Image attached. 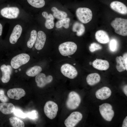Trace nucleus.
Instances as JSON below:
<instances>
[{
    "instance_id": "nucleus-21",
    "label": "nucleus",
    "mask_w": 127,
    "mask_h": 127,
    "mask_svg": "<svg viewBox=\"0 0 127 127\" xmlns=\"http://www.w3.org/2000/svg\"><path fill=\"white\" fill-rule=\"evenodd\" d=\"M86 81L87 84L90 86L94 85L100 81V77L97 73H93L88 75L86 77Z\"/></svg>"
},
{
    "instance_id": "nucleus-25",
    "label": "nucleus",
    "mask_w": 127,
    "mask_h": 127,
    "mask_svg": "<svg viewBox=\"0 0 127 127\" xmlns=\"http://www.w3.org/2000/svg\"><path fill=\"white\" fill-rule=\"evenodd\" d=\"M41 67L38 66H35L28 69L26 73L28 76L31 77L36 76L42 71Z\"/></svg>"
},
{
    "instance_id": "nucleus-5",
    "label": "nucleus",
    "mask_w": 127,
    "mask_h": 127,
    "mask_svg": "<svg viewBox=\"0 0 127 127\" xmlns=\"http://www.w3.org/2000/svg\"><path fill=\"white\" fill-rule=\"evenodd\" d=\"M19 8L16 6H8L5 7L0 10L1 15L3 17L8 19L17 18L20 13Z\"/></svg>"
},
{
    "instance_id": "nucleus-12",
    "label": "nucleus",
    "mask_w": 127,
    "mask_h": 127,
    "mask_svg": "<svg viewBox=\"0 0 127 127\" xmlns=\"http://www.w3.org/2000/svg\"><path fill=\"white\" fill-rule=\"evenodd\" d=\"M7 94L10 98L18 100L24 96L25 95V92L22 88H13L9 89Z\"/></svg>"
},
{
    "instance_id": "nucleus-34",
    "label": "nucleus",
    "mask_w": 127,
    "mask_h": 127,
    "mask_svg": "<svg viewBox=\"0 0 127 127\" xmlns=\"http://www.w3.org/2000/svg\"><path fill=\"white\" fill-rule=\"evenodd\" d=\"M117 45L116 41L114 40H112L110 43V49L112 51H114L116 49Z\"/></svg>"
},
{
    "instance_id": "nucleus-20",
    "label": "nucleus",
    "mask_w": 127,
    "mask_h": 127,
    "mask_svg": "<svg viewBox=\"0 0 127 127\" xmlns=\"http://www.w3.org/2000/svg\"><path fill=\"white\" fill-rule=\"evenodd\" d=\"M15 109L14 105L11 103L3 102L0 103V111L5 114H8L13 112Z\"/></svg>"
},
{
    "instance_id": "nucleus-9",
    "label": "nucleus",
    "mask_w": 127,
    "mask_h": 127,
    "mask_svg": "<svg viewBox=\"0 0 127 127\" xmlns=\"http://www.w3.org/2000/svg\"><path fill=\"white\" fill-rule=\"evenodd\" d=\"M82 118V115L80 112H73L65 120V125L67 127H74L81 120Z\"/></svg>"
},
{
    "instance_id": "nucleus-30",
    "label": "nucleus",
    "mask_w": 127,
    "mask_h": 127,
    "mask_svg": "<svg viewBox=\"0 0 127 127\" xmlns=\"http://www.w3.org/2000/svg\"><path fill=\"white\" fill-rule=\"evenodd\" d=\"M102 48V47L101 45L95 42H93L91 44L89 47V50L91 52L101 49Z\"/></svg>"
},
{
    "instance_id": "nucleus-24",
    "label": "nucleus",
    "mask_w": 127,
    "mask_h": 127,
    "mask_svg": "<svg viewBox=\"0 0 127 127\" xmlns=\"http://www.w3.org/2000/svg\"><path fill=\"white\" fill-rule=\"evenodd\" d=\"M51 10L53 12V17L57 19L61 20L66 18L67 16V14L66 12L59 10L56 7H52Z\"/></svg>"
},
{
    "instance_id": "nucleus-2",
    "label": "nucleus",
    "mask_w": 127,
    "mask_h": 127,
    "mask_svg": "<svg viewBox=\"0 0 127 127\" xmlns=\"http://www.w3.org/2000/svg\"><path fill=\"white\" fill-rule=\"evenodd\" d=\"M77 46L75 43L71 41L63 43L59 46L58 49L60 54L64 56L72 55L76 51Z\"/></svg>"
},
{
    "instance_id": "nucleus-38",
    "label": "nucleus",
    "mask_w": 127,
    "mask_h": 127,
    "mask_svg": "<svg viewBox=\"0 0 127 127\" xmlns=\"http://www.w3.org/2000/svg\"><path fill=\"white\" fill-rule=\"evenodd\" d=\"M123 91L126 95L127 96V85H125L123 88Z\"/></svg>"
},
{
    "instance_id": "nucleus-1",
    "label": "nucleus",
    "mask_w": 127,
    "mask_h": 127,
    "mask_svg": "<svg viewBox=\"0 0 127 127\" xmlns=\"http://www.w3.org/2000/svg\"><path fill=\"white\" fill-rule=\"evenodd\" d=\"M111 25L116 33L123 36H127V19L116 18L111 22Z\"/></svg>"
},
{
    "instance_id": "nucleus-29",
    "label": "nucleus",
    "mask_w": 127,
    "mask_h": 127,
    "mask_svg": "<svg viewBox=\"0 0 127 127\" xmlns=\"http://www.w3.org/2000/svg\"><path fill=\"white\" fill-rule=\"evenodd\" d=\"M46 19V20L45 23V27L48 29L53 28L54 25V18L53 16L51 14H50Z\"/></svg>"
},
{
    "instance_id": "nucleus-26",
    "label": "nucleus",
    "mask_w": 127,
    "mask_h": 127,
    "mask_svg": "<svg viewBox=\"0 0 127 127\" xmlns=\"http://www.w3.org/2000/svg\"><path fill=\"white\" fill-rule=\"evenodd\" d=\"M37 36L36 31L35 30L32 31L31 32L30 37L27 43L28 47L31 48L35 43Z\"/></svg>"
},
{
    "instance_id": "nucleus-33",
    "label": "nucleus",
    "mask_w": 127,
    "mask_h": 127,
    "mask_svg": "<svg viewBox=\"0 0 127 127\" xmlns=\"http://www.w3.org/2000/svg\"><path fill=\"white\" fill-rule=\"evenodd\" d=\"M0 100L2 102H6L8 100L7 97L4 95V91L2 90H0Z\"/></svg>"
},
{
    "instance_id": "nucleus-3",
    "label": "nucleus",
    "mask_w": 127,
    "mask_h": 127,
    "mask_svg": "<svg viewBox=\"0 0 127 127\" xmlns=\"http://www.w3.org/2000/svg\"><path fill=\"white\" fill-rule=\"evenodd\" d=\"M76 16L82 23L87 24L91 20L92 17V12L89 8L85 7L78 8L76 11Z\"/></svg>"
},
{
    "instance_id": "nucleus-15",
    "label": "nucleus",
    "mask_w": 127,
    "mask_h": 127,
    "mask_svg": "<svg viewBox=\"0 0 127 127\" xmlns=\"http://www.w3.org/2000/svg\"><path fill=\"white\" fill-rule=\"evenodd\" d=\"M22 31V27L20 24L16 25L14 28L9 38V41L12 44L16 43L20 36Z\"/></svg>"
},
{
    "instance_id": "nucleus-19",
    "label": "nucleus",
    "mask_w": 127,
    "mask_h": 127,
    "mask_svg": "<svg viewBox=\"0 0 127 127\" xmlns=\"http://www.w3.org/2000/svg\"><path fill=\"white\" fill-rule=\"evenodd\" d=\"M95 37L97 41L101 44H106L109 41L108 35L105 31L103 30L97 31L95 33Z\"/></svg>"
},
{
    "instance_id": "nucleus-23",
    "label": "nucleus",
    "mask_w": 127,
    "mask_h": 127,
    "mask_svg": "<svg viewBox=\"0 0 127 127\" xmlns=\"http://www.w3.org/2000/svg\"><path fill=\"white\" fill-rule=\"evenodd\" d=\"M116 68L117 71L119 72H121L125 71L126 70L127 71L125 64L123 59L122 56H117L116 58Z\"/></svg>"
},
{
    "instance_id": "nucleus-11",
    "label": "nucleus",
    "mask_w": 127,
    "mask_h": 127,
    "mask_svg": "<svg viewBox=\"0 0 127 127\" xmlns=\"http://www.w3.org/2000/svg\"><path fill=\"white\" fill-rule=\"evenodd\" d=\"M53 77L51 75L46 76L43 73H40L37 75L35 78V80L37 86L42 88L47 84L51 83L53 80Z\"/></svg>"
},
{
    "instance_id": "nucleus-32",
    "label": "nucleus",
    "mask_w": 127,
    "mask_h": 127,
    "mask_svg": "<svg viewBox=\"0 0 127 127\" xmlns=\"http://www.w3.org/2000/svg\"><path fill=\"white\" fill-rule=\"evenodd\" d=\"M13 113L15 115L23 119L27 117L26 114L19 109L15 108Z\"/></svg>"
},
{
    "instance_id": "nucleus-27",
    "label": "nucleus",
    "mask_w": 127,
    "mask_h": 127,
    "mask_svg": "<svg viewBox=\"0 0 127 127\" xmlns=\"http://www.w3.org/2000/svg\"><path fill=\"white\" fill-rule=\"evenodd\" d=\"M12 126L14 127H24V124L21 120L15 117H12L9 119Z\"/></svg>"
},
{
    "instance_id": "nucleus-22",
    "label": "nucleus",
    "mask_w": 127,
    "mask_h": 127,
    "mask_svg": "<svg viewBox=\"0 0 127 127\" xmlns=\"http://www.w3.org/2000/svg\"><path fill=\"white\" fill-rule=\"evenodd\" d=\"M73 31L76 32V35L78 36L82 35L85 32V27L82 24L77 22H75L73 26Z\"/></svg>"
},
{
    "instance_id": "nucleus-14",
    "label": "nucleus",
    "mask_w": 127,
    "mask_h": 127,
    "mask_svg": "<svg viewBox=\"0 0 127 127\" xmlns=\"http://www.w3.org/2000/svg\"><path fill=\"white\" fill-rule=\"evenodd\" d=\"M46 38V35L44 32L40 31L38 32L35 45V48L37 50H40L43 48Z\"/></svg>"
},
{
    "instance_id": "nucleus-36",
    "label": "nucleus",
    "mask_w": 127,
    "mask_h": 127,
    "mask_svg": "<svg viewBox=\"0 0 127 127\" xmlns=\"http://www.w3.org/2000/svg\"><path fill=\"white\" fill-rule=\"evenodd\" d=\"M122 127H127V117L126 116L124 119L122 126Z\"/></svg>"
},
{
    "instance_id": "nucleus-28",
    "label": "nucleus",
    "mask_w": 127,
    "mask_h": 127,
    "mask_svg": "<svg viewBox=\"0 0 127 127\" xmlns=\"http://www.w3.org/2000/svg\"><path fill=\"white\" fill-rule=\"evenodd\" d=\"M70 20V19L68 18L60 20L56 23V27L57 28H60L63 27L67 29L69 27Z\"/></svg>"
},
{
    "instance_id": "nucleus-35",
    "label": "nucleus",
    "mask_w": 127,
    "mask_h": 127,
    "mask_svg": "<svg viewBox=\"0 0 127 127\" xmlns=\"http://www.w3.org/2000/svg\"><path fill=\"white\" fill-rule=\"evenodd\" d=\"M123 57L124 61L126 68L127 69V53L125 52L123 55Z\"/></svg>"
},
{
    "instance_id": "nucleus-8",
    "label": "nucleus",
    "mask_w": 127,
    "mask_h": 127,
    "mask_svg": "<svg viewBox=\"0 0 127 127\" xmlns=\"http://www.w3.org/2000/svg\"><path fill=\"white\" fill-rule=\"evenodd\" d=\"M99 107V112L103 117L107 121H111L114 115L111 105L109 103H105Z\"/></svg>"
},
{
    "instance_id": "nucleus-10",
    "label": "nucleus",
    "mask_w": 127,
    "mask_h": 127,
    "mask_svg": "<svg viewBox=\"0 0 127 127\" xmlns=\"http://www.w3.org/2000/svg\"><path fill=\"white\" fill-rule=\"evenodd\" d=\"M60 71L64 76L71 79L75 78L78 74L75 68L68 64H65L63 65L61 67Z\"/></svg>"
},
{
    "instance_id": "nucleus-13",
    "label": "nucleus",
    "mask_w": 127,
    "mask_h": 127,
    "mask_svg": "<svg viewBox=\"0 0 127 127\" xmlns=\"http://www.w3.org/2000/svg\"><path fill=\"white\" fill-rule=\"evenodd\" d=\"M110 6L113 10L122 14L127 13V7L123 3L118 1H114L110 4Z\"/></svg>"
},
{
    "instance_id": "nucleus-4",
    "label": "nucleus",
    "mask_w": 127,
    "mask_h": 127,
    "mask_svg": "<svg viewBox=\"0 0 127 127\" xmlns=\"http://www.w3.org/2000/svg\"><path fill=\"white\" fill-rule=\"evenodd\" d=\"M81 102V99L79 95L75 91H71L68 95L66 106L69 109L74 110L79 106Z\"/></svg>"
},
{
    "instance_id": "nucleus-6",
    "label": "nucleus",
    "mask_w": 127,
    "mask_h": 127,
    "mask_svg": "<svg viewBox=\"0 0 127 127\" xmlns=\"http://www.w3.org/2000/svg\"><path fill=\"white\" fill-rule=\"evenodd\" d=\"M58 111L57 104L53 101H49L45 103L44 111L46 116L49 118L52 119L56 116Z\"/></svg>"
},
{
    "instance_id": "nucleus-18",
    "label": "nucleus",
    "mask_w": 127,
    "mask_h": 127,
    "mask_svg": "<svg viewBox=\"0 0 127 127\" xmlns=\"http://www.w3.org/2000/svg\"><path fill=\"white\" fill-rule=\"evenodd\" d=\"M92 65L94 68L100 70H106L109 67V64L108 61L97 59L93 61Z\"/></svg>"
},
{
    "instance_id": "nucleus-39",
    "label": "nucleus",
    "mask_w": 127,
    "mask_h": 127,
    "mask_svg": "<svg viewBox=\"0 0 127 127\" xmlns=\"http://www.w3.org/2000/svg\"><path fill=\"white\" fill-rule=\"evenodd\" d=\"M3 30V27L2 25L0 23V36H1Z\"/></svg>"
},
{
    "instance_id": "nucleus-17",
    "label": "nucleus",
    "mask_w": 127,
    "mask_h": 127,
    "mask_svg": "<svg viewBox=\"0 0 127 127\" xmlns=\"http://www.w3.org/2000/svg\"><path fill=\"white\" fill-rule=\"evenodd\" d=\"M111 92L108 87H104L97 90L95 92L97 98L101 100L106 99L111 95Z\"/></svg>"
},
{
    "instance_id": "nucleus-31",
    "label": "nucleus",
    "mask_w": 127,
    "mask_h": 127,
    "mask_svg": "<svg viewBox=\"0 0 127 127\" xmlns=\"http://www.w3.org/2000/svg\"><path fill=\"white\" fill-rule=\"evenodd\" d=\"M27 117L32 120L37 119L38 117V113L35 110L26 113Z\"/></svg>"
},
{
    "instance_id": "nucleus-37",
    "label": "nucleus",
    "mask_w": 127,
    "mask_h": 127,
    "mask_svg": "<svg viewBox=\"0 0 127 127\" xmlns=\"http://www.w3.org/2000/svg\"><path fill=\"white\" fill-rule=\"evenodd\" d=\"M48 15L47 12L45 11H44L42 13V16L45 19H46Z\"/></svg>"
},
{
    "instance_id": "nucleus-16",
    "label": "nucleus",
    "mask_w": 127,
    "mask_h": 127,
    "mask_svg": "<svg viewBox=\"0 0 127 127\" xmlns=\"http://www.w3.org/2000/svg\"><path fill=\"white\" fill-rule=\"evenodd\" d=\"M2 73L1 81L4 83H6L9 81L12 71L11 66L9 65L6 66L5 64L2 65L0 67Z\"/></svg>"
},
{
    "instance_id": "nucleus-7",
    "label": "nucleus",
    "mask_w": 127,
    "mask_h": 127,
    "mask_svg": "<svg viewBox=\"0 0 127 127\" xmlns=\"http://www.w3.org/2000/svg\"><path fill=\"white\" fill-rule=\"evenodd\" d=\"M30 58L29 56L27 54H20L12 58L11 61V64L14 68L16 69L27 63Z\"/></svg>"
}]
</instances>
